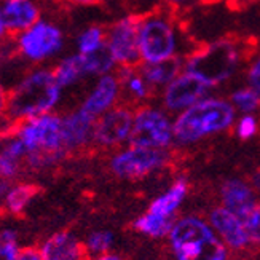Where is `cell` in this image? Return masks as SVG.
I'll return each mask as SVG.
<instances>
[{
    "instance_id": "1",
    "label": "cell",
    "mask_w": 260,
    "mask_h": 260,
    "mask_svg": "<svg viewBox=\"0 0 260 260\" xmlns=\"http://www.w3.org/2000/svg\"><path fill=\"white\" fill-rule=\"evenodd\" d=\"M61 96L62 88L56 82L53 69L39 67L26 74L8 93L7 117L18 125L24 120L51 114Z\"/></svg>"
},
{
    "instance_id": "2",
    "label": "cell",
    "mask_w": 260,
    "mask_h": 260,
    "mask_svg": "<svg viewBox=\"0 0 260 260\" xmlns=\"http://www.w3.org/2000/svg\"><path fill=\"white\" fill-rule=\"evenodd\" d=\"M27 149L26 165L30 169L50 168L67 153L62 134V115L47 114L18 123L13 129Z\"/></svg>"
},
{
    "instance_id": "3",
    "label": "cell",
    "mask_w": 260,
    "mask_h": 260,
    "mask_svg": "<svg viewBox=\"0 0 260 260\" xmlns=\"http://www.w3.org/2000/svg\"><path fill=\"white\" fill-rule=\"evenodd\" d=\"M235 121V107L223 99L208 98L184 110L173 125L174 139L191 144L209 134L227 129Z\"/></svg>"
},
{
    "instance_id": "4",
    "label": "cell",
    "mask_w": 260,
    "mask_h": 260,
    "mask_svg": "<svg viewBox=\"0 0 260 260\" xmlns=\"http://www.w3.org/2000/svg\"><path fill=\"white\" fill-rule=\"evenodd\" d=\"M176 260H227V247L209 225L198 217H185L169 233Z\"/></svg>"
},
{
    "instance_id": "5",
    "label": "cell",
    "mask_w": 260,
    "mask_h": 260,
    "mask_svg": "<svg viewBox=\"0 0 260 260\" xmlns=\"http://www.w3.org/2000/svg\"><path fill=\"white\" fill-rule=\"evenodd\" d=\"M241 50L233 40H217L197 50L185 61V72L201 78L209 86L223 83L236 72Z\"/></svg>"
},
{
    "instance_id": "6",
    "label": "cell",
    "mask_w": 260,
    "mask_h": 260,
    "mask_svg": "<svg viewBox=\"0 0 260 260\" xmlns=\"http://www.w3.org/2000/svg\"><path fill=\"white\" fill-rule=\"evenodd\" d=\"M177 32L171 16L156 11L139 19V53L144 64L171 59L177 51Z\"/></svg>"
},
{
    "instance_id": "7",
    "label": "cell",
    "mask_w": 260,
    "mask_h": 260,
    "mask_svg": "<svg viewBox=\"0 0 260 260\" xmlns=\"http://www.w3.org/2000/svg\"><path fill=\"white\" fill-rule=\"evenodd\" d=\"M64 47V34L51 21L40 19L16 36V51L29 62H43L54 58Z\"/></svg>"
},
{
    "instance_id": "8",
    "label": "cell",
    "mask_w": 260,
    "mask_h": 260,
    "mask_svg": "<svg viewBox=\"0 0 260 260\" xmlns=\"http://www.w3.org/2000/svg\"><path fill=\"white\" fill-rule=\"evenodd\" d=\"M173 138V125L161 110L145 107L134 114L129 145L161 150L171 144Z\"/></svg>"
},
{
    "instance_id": "9",
    "label": "cell",
    "mask_w": 260,
    "mask_h": 260,
    "mask_svg": "<svg viewBox=\"0 0 260 260\" xmlns=\"http://www.w3.org/2000/svg\"><path fill=\"white\" fill-rule=\"evenodd\" d=\"M139 19L141 16L120 18L106 30V47L120 67H134L141 62Z\"/></svg>"
},
{
    "instance_id": "10",
    "label": "cell",
    "mask_w": 260,
    "mask_h": 260,
    "mask_svg": "<svg viewBox=\"0 0 260 260\" xmlns=\"http://www.w3.org/2000/svg\"><path fill=\"white\" fill-rule=\"evenodd\" d=\"M166 160V153L160 149L129 145L115 153L110 160L112 173L123 179H139L160 168Z\"/></svg>"
},
{
    "instance_id": "11",
    "label": "cell",
    "mask_w": 260,
    "mask_h": 260,
    "mask_svg": "<svg viewBox=\"0 0 260 260\" xmlns=\"http://www.w3.org/2000/svg\"><path fill=\"white\" fill-rule=\"evenodd\" d=\"M209 88L211 86L197 75L190 72H182L165 88L163 103L168 110L182 114L184 110L205 99Z\"/></svg>"
},
{
    "instance_id": "12",
    "label": "cell",
    "mask_w": 260,
    "mask_h": 260,
    "mask_svg": "<svg viewBox=\"0 0 260 260\" xmlns=\"http://www.w3.org/2000/svg\"><path fill=\"white\" fill-rule=\"evenodd\" d=\"M134 114L126 107H114L96 120L93 142L103 147H117L129 141Z\"/></svg>"
},
{
    "instance_id": "13",
    "label": "cell",
    "mask_w": 260,
    "mask_h": 260,
    "mask_svg": "<svg viewBox=\"0 0 260 260\" xmlns=\"http://www.w3.org/2000/svg\"><path fill=\"white\" fill-rule=\"evenodd\" d=\"M120 91L121 85L117 75L109 74L99 77V80L96 82L91 91H89V94L85 98L80 109L86 115L98 120L101 115H104L106 112L115 107Z\"/></svg>"
},
{
    "instance_id": "14",
    "label": "cell",
    "mask_w": 260,
    "mask_h": 260,
    "mask_svg": "<svg viewBox=\"0 0 260 260\" xmlns=\"http://www.w3.org/2000/svg\"><path fill=\"white\" fill-rule=\"evenodd\" d=\"M211 229L216 232L220 238L225 241L232 249H243L244 246L249 244V232L244 220H241L238 216H235L229 209L216 208L209 216Z\"/></svg>"
},
{
    "instance_id": "15",
    "label": "cell",
    "mask_w": 260,
    "mask_h": 260,
    "mask_svg": "<svg viewBox=\"0 0 260 260\" xmlns=\"http://www.w3.org/2000/svg\"><path fill=\"white\" fill-rule=\"evenodd\" d=\"M40 252L43 260H86L85 244L71 232H56L42 241Z\"/></svg>"
},
{
    "instance_id": "16",
    "label": "cell",
    "mask_w": 260,
    "mask_h": 260,
    "mask_svg": "<svg viewBox=\"0 0 260 260\" xmlns=\"http://www.w3.org/2000/svg\"><path fill=\"white\" fill-rule=\"evenodd\" d=\"M0 10L8 34L13 36H19L42 19L40 8L34 0H4Z\"/></svg>"
},
{
    "instance_id": "17",
    "label": "cell",
    "mask_w": 260,
    "mask_h": 260,
    "mask_svg": "<svg viewBox=\"0 0 260 260\" xmlns=\"http://www.w3.org/2000/svg\"><path fill=\"white\" fill-rule=\"evenodd\" d=\"M94 125L96 118L86 115L82 109L62 115V134L67 152H74L93 142Z\"/></svg>"
},
{
    "instance_id": "18",
    "label": "cell",
    "mask_w": 260,
    "mask_h": 260,
    "mask_svg": "<svg viewBox=\"0 0 260 260\" xmlns=\"http://www.w3.org/2000/svg\"><path fill=\"white\" fill-rule=\"evenodd\" d=\"M223 208L238 216L241 220H247L257 208V201L252 188L243 180H227L220 190Z\"/></svg>"
},
{
    "instance_id": "19",
    "label": "cell",
    "mask_w": 260,
    "mask_h": 260,
    "mask_svg": "<svg viewBox=\"0 0 260 260\" xmlns=\"http://www.w3.org/2000/svg\"><path fill=\"white\" fill-rule=\"evenodd\" d=\"M182 67H185V62H182L179 56H174L171 59L156 64H144L141 75L150 86H168L174 78L180 75Z\"/></svg>"
},
{
    "instance_id": "20",
    "label": "cell",
    "mask_w": 260,
    "mask_h": 260,
    "mask_svg": "<svg viewBox=\"0 0 260 260\" xmlns=\"http://www.w3.org/2000/svg\"><path fill=\"white\" fill-rule=\"evenodd\" d=\"M37 193H39V187L36 184H29V182L11 184L5 195L2 208L7 212L13 214V216H19V214L26 211V208L34 201Z\"/></svg>"
},
{
    "instance_id": "21",
    "label": "cell",
    "mask_w": 260,
    "mask_h": 260,
    "mask_svg": "<svg viewBox=\"0 0 260 260\" xmlns=\"http://www.w3.org/2000/svg\"><path fill=\"white\" fill-rule=\"evenodd\" d=\"M54 78L58 85L66 89L69 86H74L75 83H78L83 77H86L85 67H83V58L82 54H71L62 58L56 67L53 69Z\"/></svg>"
},
{
    "instance_id": "22",
    "label": "cell",
    "mask_w": 260,
    "mask_h": 260,
    "mask_svg": "<svg viewBox=\"0 0 260 260\" xmlns=\"http://www.w3.org/2000/svg\"><path fill=\"white\" fill-rule=\"evenodd\" d=\"M185 195H187V182L185 180H177L168 191H165L163 195L152 201L149 211L163 217H174V212L182 205Z\"/></svg>"
},
{
    "instance_id": "23",
    "label": "cell",
    "mask_w": 260,
    "mask_h": 260,
    "mask_svg": "<svg viewBox=\"0 0 260 260\" xmlns=\"http://www.w3.org/2000/svg\"><path fill=\"white\" fill-rule=\"evenodd\" d=\"M174 227V217H163L147 211L141 217L134 220V229L150 238H163L171 233Z\"/></svg>"
},
{
    "instance_id": "24",
    "label": "cell",
    "mask_w": 260,
    "mask_h": 260,
    "mask_svg": "<svg viewBox=\"0 0 260 260\" xmlns=\"http://www.w3.org/2000/svg\"><path fill=\"white\" fill-rule=\"evenodd\" d=\"M82 58H83V67L86 75H98V77L109 75L117 66L107 47H103L91 54L86 56L82 54Z\"/></svg>"
},
{
    "instance_id": "25",
    "label": "cell",
    "mask_w": 260,
    "mask_h": 260,
    "mask_svg": "<svg viewBox=\"0 0 260 260\" xmlns=\"http://www.w3.org/2000/svg\"><path fill=\"white\" fill-rule=\"evenodd\" d=\"M117 77L120 80L121 88H125L134 99H145L149 96L152 86L145 82V78L141 75V72L134 71V67H121Z\"/></svg>"
},
{
    "instance_id": "26",
    "label": "cell",
    "mask_w": 260,
    "mask_h": 260,
    "mask_svg": "<svg viewBox=\"0 0 260 260\" xmlns=\"http://www.w3.org/2000/svg\"><path fill=\"white\" fill-rule=\"evenodd\" d=\"M106 47V30L101 26H89L77 37V53L91 54Z\"/></svg>"
},
{
    "instance_id": "27",
    "label": "cell",
    "mask_w": 260,
    "mask_h": 260,
    "mask_svg": "<svg viewBox=\"0 0 260 260\" xmlns=\"http://www.w3.org/2000/svg\"><path fill=\"white\" fill-rule=\"evenodd\" d=\"M85 244V249L88 255H104L109 254L110 247L114 246V233L109 230H98L93 232L91 235H88Z\"/></svg>"
},
{
    "instance_id": "28",
    "label": "cell",
    "mask_w": 260,
    "mask_h": 260,
    "mask_svg": "<svg viewBox=\"0 0 260 260\" xmlns=\"http://www.w3.org/2000/svg\"><path fill=\"white\" fill-rule=\"evenodd\" d=\"M258 104H260V98L249 86L236 89V91L232 94V106L241 110L244 115H251L258 107Z\"/></svg>"
},
{
    "instance_id": "29",
    "label": "cell",
    "mask_w": 260,
    "mask_h": 260,
    "mask_svg": "<svg viewBox=\"0 0 260 260\" xmlns=\"http://www.w3.org/2000/svg\"><path fill=\"white\" fill-rule=\"evenodd\" d=\"M22 166H26L22 160L0 150V180L13 184V180L21 176Z\"/></svg>"
},
{
    "instance_id": "30",
    "label": "cell",
    "mask_w": 260,
    "mask_h": 260,
    "mask_svg": "<svg viewBox=\"0 0 260 260\" xmlns=\"http://www.w3.org/2000/svg\"><path fill=\"white\" fill-rule=\"evenodd\" d=\"M21 249L19 240L15 230H0V260H16Z\"/></svg>"
},
{
    "instance_id": "31",
    "label": "cell",
    "mask_w": 260,
    "mask_h": 260,
    "mask_svg": "<svg viewBox=\"0 0 260 260\" xmlns=\"http://www.w3.org/2000/svg\"><path fill=\"white\" fill-rule=\"evenodd\" d=\"M255 133H257V120L252 114L244 115L238 121V125H236V134H238L241 139H249Z\"/></svg>"
},
{
    "instance_id": "32",
    "label": "cell",
    "mask_w": 260,
    "mask_h": 260,
    "mask_svg": "<svg viewBox=\"0 0 260 260\" xmlns=\"http://www.w3.org/2000/svg\"><path fill=\"white\" fill-rule=\"evenodd\" d=\"M247 232H249V238L251 241H255L260 244V206L255 208V211L251 214V217L246 222Z\"/></svg>"
},
{
    "instance_id": "33",
    "label": "cell",
    "mask_w": 260,
    "mask_h": 260,
    "mask_svg": "<svg viewBox=\"0 0 260 260\" xmlns=\"http://www.w3.org/2000/svg\"><path fill=\"white\" fill-rule=\"evenodd\" d=\"M247 82H249V88L254 89L260 98V56L252 62L249 72H247Z\"/></svg>"
},
{
    "instance_id": "34",
    "label": "cell",
    "mask_w": 260,
    "mask_h": 260,
    "mask_svg": "<svg viewBox=\"0 0 260 260\" xmlns=\"http://www.w3.org/2000/svg\"><path fill=\"white\" fill-rule=\"evenodd\" d=\"M16 260H43L39 246H21Z\"/></svg>"
},
{
    "instance_id": "35",
    "label": "cell",
    "mask_w": 260,
    "mask_h": 260,
    "mask_svg": "<svg viewBox=\"0 0 260 260\" xmlns=\"http://www.w3.org/2000/svg\"><path fill=\"white\" fill-rule=\"evenodd\" d=\"M8 89L5 85L0 82V118L7 115V107H8Z\"/></svg>"
},
{
    "instance_id": "36",
    "label": "cell",
    "mask_w": 260,
    "mask_h": 260,
    "mask_svg": "<svg viewBox=\"0 0 260 260\" xmlns=\"http://www.w3.org/2000/svg\"><path fill=\"white\" fill-rule=\"evenodd\" d=\"M7 36H8V30H7V26H5L4 16H2V10H0V42H2Z\"/></svg>"
},
{
    "instance_id": "37",
    "label": "cell",
    "mask_w": 260,
    "mask_h": 260,
    "mask_svg": "<svg viewBox=\"0 0 260 260\" xmlns=\"http://www.w3.org/2000/svg\"><path fill=\"white\" fill-rule=\"evenodd\" d=\"M94 260H121L118 255H115V254H104V255H99V257H96Z\"/></svg>"
},
{
    "instance_id": "38",
    "label": "cell",
    "mask_w": 260,
    "mask_h": 260,
    "mask_svg": "<svg viewBox=\"0 0 260 260\" xmlns=\"http://www.w3.org/2000/svg\"><path fill=\"white\" fill-rule=\"evenodd\" d=\"M252 185H254V188H257L260 191V169L252 176Z\"/></svg>"
},
{
    "instance_id": "39",
    "label": "cell",
    "mask_w": 260,
    "mask_h": 260,
    "mask_svg": "<svg viewBox=\"0 0 260 260\" xmlns=\"http://www.w3.org/2000/svg\"><path fill=\"white\" fill-rule=\"evenodd\" d=\"M171 4H184V2H188V0H169Z\"/></svg>"
}]
</instances>
